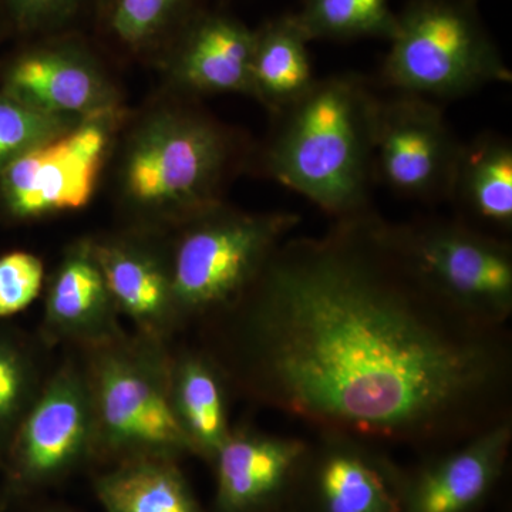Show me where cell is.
Wrapping results in <instances>:
<instances>
[{
    "label": "cell",
    "instance_id": "30bf717a",
    "mask_svg": "<svg viewBox=\"0 0 512 512\" xmlns=\"http://www.w3.org/2000/svg\"><path fill=\"white\" fill-rule=\"evenodd\" d=\"M407 468L380 444L318 431L308 441L286 512H407Z\"/></svg>",
    "mask_w": 512,
    "mask_h": 512
},
{
    "label": "cell",
    "instance_id": "8992f818",
    "mask_svg": "<svg viewBox=\"0 0 512 512\" xmlns=\"http://www.w3.org/2000/svg\"><path fill=\"white\" fill-rule=\"evenodd\" d=\"M231 140L197 114H167L140 131L128 151V197L185 222L218 207L232 161Z\"/></svg>",
    "mask_w": 512,
    "mask_h": 512
},
{
    "label": "cell",
    "instance_id": "3957f363",
    "mask_svg": "<svg viewBox=\"0 0 512 512\" xmlns=\"http://www.w3.org/2000/svg\"><path fill=\"white\" fill-rule=\"evenodd\" d=\"M86 352L93 463L191 456L171 409V353L165 342L136 333Z\"/></svg>",
    "mask_w": 512,
    "mask_h": 512
},
{
    "label": "cell",
    "instance_id": "d6986e66",
    "mask_svg": "<svg viewBox=\"0 0 512 512\" xmlns=\"http://www.w3.org/2000/svg\"><path fill=\"white\" fill-rule=\"evenodd\" d=\"M255 33L235 20L207 18L191 30L178 56L177 72L201 93L251 94Z\"/></svg>",
    "mask_w": 512,
    "mask_h": 512
},
{
    "label": "cell",
    "instance_id": "83f0119b",
    "mask_svg": "<svg viewBox=\"0 0 512 512\" xmlns=\"http://www.w3.org/2000/svg\"><path fill=\"white\" fill-rule=\"evenodd\" d=\"M28 512H73V511L69 510V508L59 507V505H52V507L35 508V510H30Z\"/></svg>",
    "mask_w": 512,
    "mask_h": 512
},
{
    "label": "cell",
    "instance_id": "ac0fdd59",
    "mask_svg": "<svg viewBox=\"0 0 512 512\" xmlns=\"http://www.w3.org/2000/svg\"><path fill=\"white\" fill-rule=\"evenodd\" d=\"M468 227L507 238L512 231V146L484 134L461 144L450 198Z\"/></svg>",
    "mask_w": 512,
    "mask_h": 512
},
{
    "label": "cell",
    "instance_id": "484cf974",
    "mask_svg": "<svg viewBox=\"0 0 512 512\" xmlns=\"http://www.w3.org/2000/svg\"><path fill=\"white\" fill-rule=\"evenodd\" d=\"M183 0H113L110 26L127 45H140L163 29Z\"/></svg>",
    "mask_w": 512,
    "mask_h": 512
},
{
    "label": "cell",
    "instance_id": "e0dca14e",
    "mask_svg": "<svg viewBox=\"0 0 512 512\" xmlns=\"http://www.w3.org/2000/svg\"><path fill=\"white\" fill-rule=\"evenodd\" d=\"M228 380L207 350L171 355L170 403L191 456L212 463L232 427Z\"/></svg>",
    "mask_w": 512,
    "mask_h": 512
},
{
    "label": "cell",
    "instance_id": "ffe728a7",
    "mask_svg": "<svg viewBox=\"0 0 512 512\" xmlns=\"http://www.w3.org/2000/svg\"><path fill=\"white\" fill-rule=\"evenodd\" d=\"M94 493L106 512H204L168 458H134L106 466L94 478Z\"/></svg>",
    "mask_w": 512,
    "mask_h": 512
},
{
    "label": "cell",
    "instance_id": "9c48e42d",
    "mask_svg": "<svg viewBox=\"0 0 512 512\" xmlns=\"http://www.w3.org/2000/svg\"><path fill=\"white\" fill-rule=\"evenodd\" d=\"M111 110L74 123L0 171V212L29 221L80 210L92 200L110 143Z\"/></svg>",
    "mask_w": 512,
    "mask_h": 512
},
{
    "label": "cell",
    "instance_id": "4fadbf2b",
    "mask_svg": "<svg viewBox=\"0 0 512 512\" xmlns=\"http://www.w3.org/2000/svg\"><path fill=\"white\" fill-rule=\"evenodd\" d=\"M512 417L407 470V512H478L504 476Z\"/></svg>",
    "mask_w": 512,
    "mask_h": 512
},
{
    "label": "cell",
    "instance_id": "603a6c76",
    "mask_svg": "<svg viewBox=\"0 0 512 512\" xmlns=\"http://www.w3.org/2000/svg\"><path fill=\"white\" fill-rule=\"evenodd\" d=\"M298 22L308 37H392L397 25L387 0H311Z\"/></svg>",
    "mask_w": 512,
    "mask_h": 512
},
{
    "label": "cell",
    "instance_id": "7402d4cb",
    "mask_svg": "<svg viewBox=\"0 0 512 512\" xmlns=\"http://www.w3.org/2000/svg\"><path fill=\"white\" fill-rule=\"evenodd\" d=\"M45 382L33 349L12 330L0 328V468Z\"/></svg>",
    "mask_w": 512,
    "mask_h": 512
},
{
    "label": "cell",
    "instance_id": "6da1fadb",
    "mask_svg": "<svg viewBox=\"0 0 512 512\" xmlns=\"http://www.w3.org/2000/svg\"><path fill=\"white\" fill-rule=\"evenodd\" d=\"M207 325L229 387L318 431L429 456L512 417L507 326L431 291L372 214L286 238Z\"/></svg>",
    "mask_w": 512,
    "mask_h": 512
},
{
    "label": "cell",
    "instance_id": "8fae6325",
    "mask_svg": "<svg viewBox=\"0 0 512 512\" xmlns=\"http://www.w3.org/2000/svg\"><path fill=\"white\" fill-rule=\"evenodd\" d=\"M460 150V141L433 101L402 93L379 99L375 181L412 200H448Z\"/></svg>",
    "mask_w": 512,
    "mask_h": 512
},
{
    "label": "cell",
    "instance_id": "277c9868",
    "mask_svg": "<svg viewBox=\"0 0 512 512\" xmlns=\"http://www.w3.org/2000/svg\"><path fill=\"white\" fill-rule=\"evenodd\" d=\"M299 221L295 212L245 214L220 205L187 221L170 258L180 326L210 322L237 303Z\"/></svg>",
    "mask_w": 512,
    "mask_h": 512
},
{
    "label": "cell",
    "instance_id": "2e32d148",
    "mask_svg": "<svg viewBox=\"0 0 512 512\" xmlns=\"http://www.w3.org/2000/svg\"><path fill=\"white\" fill-rule=\"evenodd\" d=\"M3 92L29 106L80 120L111 110L110 94L96 67L72 49H37L9 67Z\"/></svg>",
    "mask_w": 512,
    "mask_h": 512
},
{
    "label": "cell",
    "instance_id": "ba28073f",
    "mask_svg": "<svg viewBox=\"0 0 512 512\" xmlns=\"http://www.w3.org/2000/svg\"><path fill=\"white\" fill-rule=\"evenodd\" d=\"M94 414L84 366L63 363L20 423L0 473V508L62 483L93 463Z\"/></svg>",
    "mask_w": 512,
    "mask_h": 512
},
{
    "label": "cell",
    "instance_id": "5b68a950",
    "mask_svg": "<svg viewBox=\"0 0 512 512\" xmlns=\"http://www.w3.org/2000/svg\"><path fill=\"white\" fill-rule=\"evenodd\" d=\"M383 80L397 93L456 99L488 84L510 83L503 60L473 15L448 0H423L397 20Z\"/></svg>",
    "mask_w": 512,
    "mask_h": 512
},
{
    "label": "cell",
    "instance_id": "4316f807",
    "mask_svg": "<svg viewBox=\"0 0 512 512\" xmlns=\"http://www.w3.org/2000/svg\"><path fill=\"white\" fill-rule=\"evenodd\" d=\"M79 0H6L13 19L22 28H39L62 19Z\"/></svg>",
    "mask_w": 512,
    "mask_h": 512
},
{
    "label": "cell",
    "instance_id": "7a4b0ae2",
    "mask_svg": "<svg viewBox=\"0 0 512 512\" xmlns=\"http://www.w3.org/2000/svg\"><path fill=\"white\" fill-rule=\"evenodd\" d=\"M379 99L360 77L316 80L278 116L268 174L336 221L370 214Z\"/></svg>",
    "mask_w": 512,
    "mask_h": 512
},
{
    "label": "cell",
    "instance_id": "52a82bcc",
    "mask_svg": "<svg viewBox=\"0 0 512 512\" xmlns=\"http://www.w3.org/2000/svg\"><path fill=\"white\" fill-rule=\"evenodd\" d=\"M387 225L400 254L431 291L468 318L507 326L512 315V248L507 238L461 221Z\"/></svg>",
    "mask_w": 512,
    "mask_h": 512
},
{
    "label": "cell",
    "instance_id": "7c38bea8",
    "mask_svg": "<svg viewBox=\"0 0 512 512\" xmlns=\"http://www.w3.org/2000/svg\"><path fill=\"white\" fill-rule=\"evenodd\" d=\"M308 440L232 427L212 460L214 512H284Z\"/></svg>",
    "mask_w": 512,
    "mask_h": 512
},
{
    "label": "cell",
    "instance_id": "9a60e30c",
    "mask_svg": "<svg viewBox=\"0 0 512 512\" xmlns=\"http://www.w3.org/2000/svg\"><path fill=\"white\" fill-rule=\"evenodd\" d=\"M101 271L120 315L136 326L138 335L167 339L181 328L175 308L170 259L136 242L96 244Z\"/></svg>",
    "mask_w": 512,
    "mask_h": 512
},
{
    "label": "cell",
    "instance_id": "5bb4252c",
    "mask_svg": "<svg viewBox=\"0 0 512 512\" xmlns=\"http://www.w3.org/2000/svg\"><path fill=\"white\" fill-rule=\"evenodd\" d=\"M111 298L96 245L80 241L67 249L47 289L42 335L50 345L100 348L126 336Z\"/></svg>",
    "mask_w": 512,
    "mask_h": 512
},
{
    "label": "cell",
    "instance_id": "d4e9b609",
    "mask_svg": "<svg viewBox=\"0 0 512 512\" xmlns=\"http://www.w3.org/2000/svg\"><path fill=\"white\" fill-rule=\"evenodd\" d=\"M45 268L36 255L13 251L0 256V319L28 309L42 291Z\"/></svg>",
    "mask_w": 512,
    "mask_h": 512
},
{
    "label": "cell",
    "instance_id": "44dd1931",
    "mask_svg": "<svg viewBox=\"0 0 512 512\" xmlns=\"http://www.w3.org/2000/svg\"><path fill=\"white\" fill-rule=\"evenodd\" d=\"M298 20H282L256 33L251 62V94L272 113L301 99L316 82Z\"/></svg>",
    "mask_w": 512,
    "mask_h": 512
},
{
    "label": "cell",
    "instance_id": "f1b7e54d",
    "mask_svg": "<svg viewBox=\"0 0 512 512\" xmlns=\"http://www.w3.org/2000/svg\"><path fill=\"white\" fill-rule=\"evenodd\" d=\"M284 512H286V511H284Z\"/></svg>",
    "mask_w": 512,
    "mask_h": 512
},
{
    "label": "cell",
    "instance_id": "cb8c5ba5",
    "mask_svg": "<svg viewBox=\"0 0 512 512\" xmlns=\"http://www.w3.org/2000/svg\"><path fill=\"white\" fill-rule=\"evenodd\" d=\"M77 121L36 109L12 94L0 93V171L20 154L63 133Z\"/></svg>",
    "mask_w": 512,
    "mask_h": 512
}]
</instances>
